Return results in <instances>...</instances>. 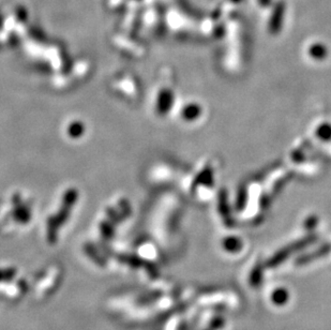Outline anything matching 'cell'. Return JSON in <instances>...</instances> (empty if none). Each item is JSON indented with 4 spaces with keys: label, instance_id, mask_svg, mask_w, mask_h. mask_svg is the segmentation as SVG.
Instances as JSON below:
<instances>
[{
    "label": "cell",
    "instance_id": "cell-3",
    "mask_svg": "<svg viewBox=\"0 0 331 330\" xmlns=\"http://www.w3.org/2000/svg\"><path fill=\"white\" fill-rule=\"evenodd\" d=\"M289 299V294L285 288H277L271 295V300L276 306H284Z\"/></svg>",
    "mask_w": 331,
    "mask_h": 330
},
{
    "label": "cell",
    "instance_id": "cell-6",
    "mask_svg": "<svg viewBox=\"0 0 331 330\" xmlns=\"http://www.w3.org/2000/svg\"><path fill=\"white\" fill-rule=\"evenodd\" d=\"M224 324H225L224 319L218 318V319H215L213 321V323H211V328H213V329H221V328H223Z\"/></svg>",
    "mask_w": 331,
    "mask_h": 330
},
{
    "label": "cell",
    "instance_id": "cell-1",
    "mask_svg": "<svg viewBox=\"0 0 331 330\" xmlns=\"http://www.w3.org/2000/svg\"><path fill=\"white\" fill-rule=\"evenodd\" d=\"M314 239L315 238H304V239H301V240L297 241L295 243H292V245H289V246L285 247L280 251H277V252L274 256H271L270 259L266 262V267L267 268H276V266H279L280 264L284 263L288 259L289 255H293L294 253L298 252L299 250L311 245V243L314 241Z\"/></svg>",
    "mask_w": 331,
    "mask_h": 330
},
{
    "label": "cell",
    "instance_id": "cell-5",
    "mask_svg": "<svg viewBox=\"0 0 331 330\" xmlns=\"http://www.w3.org/2000/svg\"><path fill=\"white\" fill-rule=\"evenodd\" d=\"M241 246L242 245H241L240 240L235 239V238H228L224 242V248L226 249V251H228V252H233V253L240 251Z\"/></svg>",
    "mask_w": 331,
    "mask_h": 330
},
{
    "label": "cell",
    "instance_id": "cell-2",
    "mask_svg": "<svg viewBox=\"0 0 331 330\" xmlns=\"http://www.w3.org/2000/svg\"><path fill=\"white\" fill-rule=\"evenodd\" d=\"M331 252V245H325L321 247L320 249H317L316 251L312 253H308V254H304L301 255L299 259H297L295 261V265L296 266H303V265H307V264L312 263L316 260L321 259L323 256H326Z\"/></svg>",
    "mask_w": 331,
    "mask_h": 330
},
{
    "label": "cell",
    "instance_id": "cell-4",
    "mask_svg": "<svg viewBox=\"0 0 331 330\" xmlns=\"http://www.w3.org/2000/svg\"><path fill=\"white\" fill-rule=\"evenodd\" d=\"M263 280V267L255 266L250 275V283L253 287H258Z\"/></svg>",
    "mask_w": 331,
    "mask_h": 330
}]
</instances>
